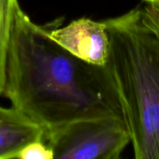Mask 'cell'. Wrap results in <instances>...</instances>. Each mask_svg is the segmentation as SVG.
I'll return each instance as SVG.
<instances>
[{"mask_svg": "<svg viewBox=\"0 0 159 159\" xmlns=\"http://www.w3.org/2000/svg\"><path fill=\"white\" fill-rule=\"evenodd\" d=\"M3 96L44 129L81 118L122 116L104 67L68 52L20 8L7 45Z\"/></svg>", "mask_w": 159, "mask_h": 159, "instance_id": "obj_1", "label": "cell"}, {"mask_svg": "<svg viewBox=\"0 0 159 159\" xmlns=\"http://www.w3.org/2000/svg\"><path fill=\"white\" fill-rule=\"evenodd\" d=\"M110 54L104 66L136 159H159V38L143 7L104 20Z\"/></svg>", "mask_w": 159, "mask_h": 159, "instance_id": "obj_2", "label": "cell"}, {"mask_svg": "<svg viewBox=\"0 0 159 159\" xmlns=\"http://www.w3.org/2000/svg\"><path fill=\"white\" fill-rule=\"evenodd\" d=\"M43 139L54 159H119L130 143L120 116H102L74 120L45 129Z\"/></svg>", "mask_w": 159, "mask_h": 159, "instance_id": "obj_3", "label": "cell"}, {"mask_svg": "<svg viewBox=\"0 0 159 159\" xmlns=\"http://www.w3.org/2000/svg\"><path fill=\"white\" fill-rule=\"evenodd\" d=\"M47 34L68 52L89 64L104 67L108 61L110 36L104 20L80 18L63 27L47 30Z\"/></svg>", "mask_w": 159, "mask_h": 159, "instance_id": "obj_4", "label": "cell"}, {"mask_svg": "<svg viewBox=\"0 0 159 159\" xmlns=\"http://www.w3.org/2000/svg\"><path fill=\"white\" fill-rule=\"evenodd\" d=\"M44 131L18 109L0 105V159H11L29 143L42 139Z\"/></svg>", "mask_w": 159, "mask_h": 159, "instance_id": "obj_5", "label": "cell"}, {"mask_svg": "<svg viewBox=\"0 0 159 159\" xmlns=\"http://www.w3.org/2000/svg\"><path fill=\"white\" fill-rule=\"evenodd\" d=\"M18 0H0V96L4 91L5 65L7 45L18 9Z\"/></svg>", "mask_w": 159, "mask_h": 159, "instance_id": "obj_6", "label": "cell"}, {"mask_svg": "<svg viewBox=\"0 0 159 159\" xmlns=\"http://www.w3.org/2000/svg\"><path fill=\"white\" fill-rule=\"evenodd\" d=\"M54 159V154L45 140L33 141L20 149L11 159Z\"/></svg>", "mask_w": 159, "mask_h": 159, "instance_id": "obj_7", "label": "cell"}, {"mask_svg": "<svg viewBox=\"0 0 159 159\" xmlns=\"http://www.w3.org/2000/svg\"><path fill=\"white\" fill-rule=\"evenodd\" d=\"M144 5L143 6V11L153 17L154 19H156L157 20L159 21V6H156V5H152V4H146L143 3Z\"/></svg>", "mask_w": 159, "mask_h": 159, "instance_id": "obj_8", "label": "cell"}, {"mask_svg": "<svg viewBox=\"0 0 159 159\" xmlns=\"http://www.w3.org/2000/svg\"><path fill=\"white\" fill-rule=\"evenodd\" d=\"M143 3H146V4H152V5H156L159 6V0H142Z\"/></svg>", "mask_w": 159, "mask_h": 159, "instance_id": "obj_9", "label": "cell"}]
</instances>
